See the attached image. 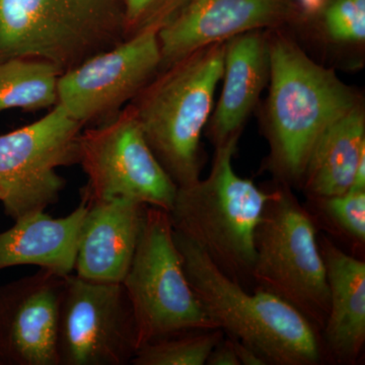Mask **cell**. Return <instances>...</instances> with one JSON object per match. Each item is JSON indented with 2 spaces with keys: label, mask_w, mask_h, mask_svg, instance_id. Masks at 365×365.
<instances>
[{
  "label": "cell",
  "mask_w": 365,
  "mask_h": 365,
  "mask_svg": "<svg viewBox=\"0 0 365 365\" xmlns=\"http://www.w3.org/2000/svg\"><path fill=\"white\" fill-rule=\"evenodd\" d=\"M174 239L192 289L209 318L227 336L251 346L268 364L324 361L321 332L294 307L262 288L250 294L195 242L175 230Z\"/></svg>",
  "instance_id": "cell-2"
},
{
  "label": "cell",
  "mask_w": 365,
  "mask_h": 365,
  "mask_svg": "<svg viewBox=\"0 0 365 365\" xmlns=\"http://www.w3.org/2000/svg\"><path fill=\"white\" fill-rule=\"evenodd\" d=\"M122 284L135 317L139 347L175 334L220 329L190 285L169 213L163 209L146 207Z\"/></svg>",
  "instance_id": "cell-7"
},
{
  "label": "cell",
  "mask_w": 365,
  "mask_h": 365,
  "mask_svg": "<svg viewBox=\"0 0 365 365\" xmlns=\"http://www.w3.org/2000/svg\"><path fill=\"white\" fill-rule=\"evenodd\" d=\"M300 18L297 0H190L158 31L160 71L207 46L252 31L278 30Z\"/></svg>",
  "instance_id": "cell-12"
},
{
  "label": "cell",
  "mask_w": 365,
  "mask_h": 365,
  "mask_svg": "<svg viewBox=\"0 0 365 365\" xmlns=\"http://www.w3.org/2000/svg\"><path fill=\"white\" fill-rule=\"evenodd\" d=\"M61 74L58 67L44 60H0V113L54 107L58 103L57 88Z\"/></svg>",
  "instance_id": "cell-19"
},
{
  "label": "cell",
  "mask_w": 365,
  "mask_h": 365,
  "mask_svg": "<svg viewBox=\"0 0 365 365\" xmlns=\"http://www.w3.org/2000/svg\"><path fill=\"white\" fill-rule=\"evenodd\" d=\"M270 78L263 118L266 167L277 184L299 188L314 143L338 118L361 102L351 86L312 59L292 38L269 32Z\"/></svg>",
  "instance_id": "cell-1"
},
{
  "label": "cell",
  "mask_w": 365,
  "mask_h": 365,
  "mask_svg": "<svg viewBox=\"0 0 365 365\" xmlns=\"http://www.w3.org/2000/svg\"><path fill=\"white\" fill-rule=\"evenodd\" d=\"M314 222H321L331 232L343 237L359 251L365 247V191L341 195L309 198Z\"/></svg>",
  "instance_id": "cell-22"
},
{
  "label": "cell",
  "mask_w": 365,
  "mask_h": 365,
  "mask_svg": "<svg viewBox=\"0 0 365 365\" xmlns=\"http://www.w3.org/2000/svg\"><path fill=\"white\" fill-rule=\"evenodd\" d=\"M86 205L76 275L98 282L122 283L130 268L148 206L127 199Z\"/></svg>",
  "instance_id": "cell-14"
},
{
  "label": "cell",
  "mask_w": 365,
  "mask_h": 365,
  "mask_svg": "<svg viewBox=\"0 0 365 365\" xmlns=\"http://www.w3.org/2000/svg\"><path fill=\"white\" fill-rule=\"evenodd\" d=\"M319 248L325 261L330 307L322 332L326 356L354 364L365 342V262L345 253L323 237Z\"/></svg>",
  "instance_id": "cell-16"
},
{
  "label": "cell",
  "mask_w": 365,
  "mask_h": 365,
  "mask_svg": "<svg viewBox=\"0 0 365 365\" xmlns=\"http://www.w3.org/2000/svg\"><path fill=\"white\" fill-rule=\"evenodd\" d=\"M138 331L122 283L64 278L60 299L58 365H126L138 349Z\"/></svg>",
  "instance_id": "cell-10"
},
{
  "label": "cell",
  "mask_w": 365,
  "mask_h": 365,
  "mask_svg": "<svg viewBox=\"0 0 365 365\" xmlns=\"http://www.w3.org/2000/svg\"><path fill=\"white\" fill-rule=\"evenodd\" d=\"M277 184L255 235L252 280L294 307L323 332L330 307L325 261L313 215Z\"/></svg>",
  "instance_id": "cell-6"
},
{
  "label": "cell",
  "mask_w": 365,
  "mask_h": 365,
  "mask_svg": "<svg viewBox=\"0 0 365 365\" xmlns=\"http://www.w3.org/2000/svg\"><path fill=\"white\" fill-rule=\"evenodd\" d=\"M208 365H241L230 338H223L209 354Z\"/></svg>",
  "instance_id": "cell-24"
},
{
  "label": "cell",
  "mask_w": 365,
  "mask_h": 365,
  "mask_svg": "<svg viewBox=\"0 0 365 365\" xmlns=\"http://www.w3.org/2000/svg\"><path fill=\"white\" fill-rule=\"evenodd\" d=\"M365 155L364 102L338 118L314 143L300 189L307 198L341 195L351 189L355 170Z\"/></svg>",
  "instance_id": "cell-18"
},
{
  "label": "cell",
  "mask_w": 365,
  "mask_h": 365,
  "mask_svg": "<svg viewBox=\"0 0 365 365\" xmlns=\"http://www.w3.org/2000/svg\"><path fill=\"white\" fill-rule=\"evenodd\" d=\"M232 341L234 346L235 355L239 359L241 365H267V360L264 359L260 353L257 352L251 346L245 344L242 341L237 340V338L227 336Z\"/></svg>",
  "instance_id": "cell-25"
},
{
  "label": "cell",
  "mask_w": 365,
  "mask_h": 365,
  "mask_svg": "<svg viewBox=\"0 0 365 365\" xmlns=\"http://www.w3.org/2000/svg\"><path fill=\"white\" fill-rule=\"evenodd\" d=\"M160 61L158 30L143 31L61 74L57 105L83 127L104 123L157 76Z\"/></svg>",
  "instance_id": "cell-11"
},
{
  "label": "cell",
  "mask_w": 365,
  "mask_h": 365,
  "mask_svg": "<svg viewBox=\"0 0 365 365\" xmlns=\"http://www.w3.org/2000/svg\"><path fill=\"white\" fill-rule=\"evenodd\" d=\"M268 30L252 31L225 42L222 88L206 134L215 148L241 136L270 78Z\"/></svg>",
  "instance_id": "cell-15"
},
{
  "label": "cell",
  "mask_w": 365,
  "mask_h": 365,
  "mask_svg": "<svg viewBox=\"0 0 365 365\" xmlns=\"http://www.w3.org/2000/svg\"><path fill=\"white\" fill-rule=\"evenodd\" d=\"M86 211L81 199L78 207L64 217L38 211L14 220L13 227L0 232V270L32 265L63 277L72 274Z\"/></svg>",
  "instance_id": "cell-17"
},
{
  "label": "cell",
  "mask_w": 365,
  "mask_h": 365,
  "mask_svg": "<svg viewBox=\"0 0 365 365\" xmlns=\"http://www.w3.org/2000/svg\"><path fill=\"white\" fill-rule=\"evenodd\" d=\"M64 278L40 269L0 287V365H58Z\"/></svg>",
  "instance_id": "cell-13"
},
{
  "label": "cell",
  "mask_w": 365,
  "mask_h": 365,
  "mask_svg": "<svg viewBox=\"0 0 365 365\" xmlns=\"http://www.w3.org/2000/svg\"><path fill=\"white\" fill-rule=\"evenodd\" d=\"M125 40L123 0H0V60H44L63 74Z\"/></svg>",
  "instance_id": "cell-5"
},
{
  "label": "cell",
  "mask_w": 365,
  "mask_h": 365,
  "mask_svg": "<svg viewBox=\"0 0 365 365\" xmlns=\"http://www.w3.org/2000/svg\"><path fill=\"white\" fill-rule=\"evenodd\" d=\"M190 0H123L125 38L150 29L160 31L179 16Z\"/></svg>",
  "instance_id": "cell-23"
},
{
  "label": "cell",
  "mask_w": 365,
  "mask_h": 365,
  "mask_svg": "<svg viewBox=\"0 0 365 365\" xmlns=\"http://www.w3.org/2000/svg\"><path fill=\"white\" fill-rule=\"evenodd\" d=\"M88 182L86 204L127 199L169 212L178 186L146 143L130 104L104 123L88 127L79 139V162Z\"/></svg>",
  "instance_id": "cell-8"
},
{
  "label": "cell",
  "mask_w": 365,
  "mask_h": 365,
  "mask_svg": "<svg viewBox=\"0 0 365 365\" xmlns=\"http://www.w3.org/2000/svg\"><path fill=\"white\" fill-rule=\"evenodd\" d=\"M240 137L215 148L205 179L178 188L169 216L175 232L188 237L230 279L251 282L255 235L273 191L240 177L232 165Z\"/></svg>",
  "instance_id": "cell-4"
},
{
  "label": "cell",
  "mask_w": 365,
  "mask_h": 365,
  "mask_svg": "<svg viewBox=\"0 0 365 365\" xmlns=\"http://www.w3.org/2000/svg\"><path fill=\"white\" fill-rule=\"evenodd\" d=\"M316 35L335 51H361L365 45V0H316Z\"/></svg>",
  "instance_id": "cell-20"
},
{
  "label": "cell",
  "mask_w": 365,
  "mask_h": 365,
  "mask_svg": "<svg viewBox=\"0 0 365 365\" xmlns=\"http://www.w3.org/2000/svg\"><path fill=\"white\" fill-rule=\"evenodd\" d=\"M223 335L222 329H212L168 336L139 347L131 364L204 365Z\"/></svg>",
  "instance_id": "cell-21"
},
{
  "label": "cell",
  "mask_w": 365,
  "mask_h": 365,
  "mask_svg": "<svg viewBox=\"0 0 365 365\" xmlns=\"http://www.w3.org/2000/svg\"><path fill=\"white\" fill-rule=\"evenodd\" d=\"M225 42L187 55L158 71L130 103L146 143L179 187L200 179L201 138L222 81Z\"/></svg>",
  "instance_id": "cell-3"
},
{
  "label": "cell",
  "mask_w": 365,
  "mask_h": 365,
  "mask_svg": "<svg viewBox=\"0 0 365 365\" xmlns=\"http://www.w3.org/2000/svg\"><path fill=\"white\" fill-rule=\"evenodd\" d=\"M83 126L56 105L46 116L0 135V202L16 220L45 211L66 186L57 169L78 163Z\"/></svg>",
  "instance_id": "cell-9"
}]
</instances>
